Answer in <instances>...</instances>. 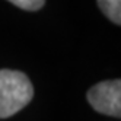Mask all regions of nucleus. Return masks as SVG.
<instances>
[{"mask_svg": "<svg viewBox=\"0 0 121 121\" xmlns=\"http://www.w3.org/2000/svg\"><path fill=\"white\" fill-rule=\"evenodd\" d=\"M88 101L91 107L105 115H121V80H104L88 91Z\"/></svg>", "mask_w": 121, "mask_h": 121, "instance_id": "obj_2", "label": "nucleus"}, {"mask_svg": "<svg viewBox=\"0 0 121 121\" xmlns=\"http://www.w3.org/2000/svg\"><path fill=\"white\" fill-rule=\"evenodd\" d=\"M7 2H10L15 6L21 7L23 10H29V12L39 10L45 4V0H7Z\"/></svg>", "mask_w": 121, "mask_h": 121, "instance_id": "obj_4", "label": "nucleus"}, {"mask_svg": "<svg viewBox=\"0 0 121 121\" xmlns=\"http://www.w3.org/2000/svg\"><path fill=\"white\" fill-rule=\"evenodd\" d=\"M101 12L115 25L121 23V0H96Z\"/></svg>", "mask_w": 121, "mask_h": 121, "instance_id": "obj_3", "label": "nucleus"}, {"mask_svg": "<svg viewBox=\"0 0 121 121\" xmlns=\"http://www.w3.org/2000/svg\"><path fill=\"white\" fill-rule=\"evenodd\" d=\"M34 98L29 77L18 70H0V118H9L25 108Z\"/></svg>", "mask_w": 121, "mask_h": 121, "instance_id": "obj_1", "label": "nucleus"}]
</instances>
